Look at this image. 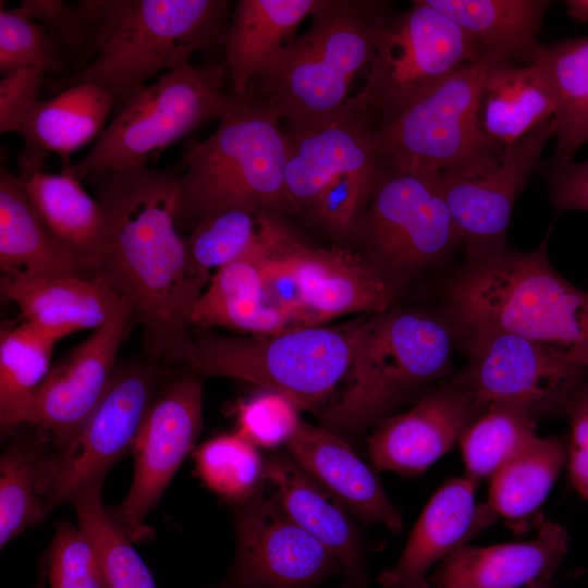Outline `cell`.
Here are the masks:
<instances>
[{
  "mask_svg": "<svg viewBox=\"0 0 588 588\" xmlns=\"http://www.w3.org/2000/svg\"><path fill=\"white\" fill-rule=\"evenodd\" d=\"M88 177L107 216L91 278L127 299L148 358L185 363L193 346L192 313L208 282L191 274L176 229L179 170L139 166Z\"/></svg>",
  "mask_w": 588,
  "mask_h": 588,
  "instance_id": "obj_1",
  "label": "cell"
},
{
  "mask_svg": "<svg viewBox=\"0 0 588 588\" xmlns=\"http://www.w3.org/2000/svg\"><path fill=\"white\" fill-rule=\"evenodd\" d=\"M550 232L532 250L505 245L466 257L444 297L443 314L458 345L505 333L563 348L588 364V291L551 264Z\"/></svg>",
  "mask_w": 588,
  "mask_h": 588,
  "instance_id": "obj_2",
  "label": "cell"
},
{
  "mask_svg": "<svg viewBox=\"0 0 588 588\" xmlns=\"http://www.w3.org/2000/svg\"><path fill=\"white\" fill-rule=\"evenodd\" d=\"M380 8L378 2L320 1L311 26L242 96L287 125L340 113L354 75L368 66L392 20Z\"/></svg>",
  "mask_w": 588,
  "mask_h": 588,
  "instance_id": "obj_3",
  "label": "cell"
},
{
  "mask_svg": "<svg viewBox=\"0 0 588 588\" xmlns=\"http://www.w3.org/2000/svg\"><path fill=\"white\" fill-rule=\"evenodd\" d=\"M458 345L446 316L389 309L357 324L344 389L320 413L335 432L359 431L444 377Z\"/></svg>",
  "mask_w": 588,
  "mask_h": 588,
  "instance_id": "obj_4",
  "label": "cell"
},
{
  "mask_svg": "<svg viewBox=\"0 0 588 588\" xmlns=\"http://www.w3.org/2000/svg\"><path fill=\"white\" fill-rule=\"evenodd\" d=\"M219 121L181 160L177 222L196 223L224 209L292 212L285 191L287 142L279 121L234 94Z\"/></svg>",
  "mask_w": 588,
  "mask_h": 588,
  "instance_id": "obj_5",
  "label": "cell"
},
{
  "mask_svg": "<svg viewBox=\"0 0 588 588\" xmlns=\"http://www.w3.org/2000/svg\"><path fill=\"white\" fill-rule=\"evenodd\" d=\"M357 324L250 336L193 327L185 364L197 373L247 381L285 396L298 408L321 413L345 382Z\"/></svg>",
  "mask_w": 588,
  "mask_h": 588,
  "instance_id": "obj_6",
  "label": "cell"
},
{
  "mask_svg": "<svg viewBox=\"0 0 588 588\" xmlns=\"http://www.w3.org/2000/svg\"><path fill=\"white\" fill-rule=\"evenodd\" d=\"M229 7L221 0H119L96 57L74 74L50 83L58 89L94 83L124 105L161 71L191 64L195 52L216 41Z\"/></svg>",
  "mask_w": 588,
  "mask_h": 588,
  "instance_id": "obj_7",
  "label": "cell"
},
{
  "mask_svg": "<svg viewBox=\"0 0 588 588\" xmlns=\"http://www.w3.org/2000/svg\"><path fill=\"white\" fill-rule=\"evenodd\" d=\"M507 64L513 63L489 52L376 130L381 167L462 174L491 167L505 148L482 131L479 101L489 74Z\"/></svg>",
  "mask_w": 588,
  "mask_h": 588,
  "instance_id": "obj_8",
  "label": "cell"
},
{
  "mask_svg": "<svg viewBox=\"0 0 588 588\" xmlns=\"http://www.w3.org/2000/svg\"><path fill=\"white\" fill-rule=\"evenodd\" d=\"M487 53L425 0L380 33L363 88L347 105L376 131Z\"/></svg>",
  "mask_w": 588,
  "mask_h": 588,
  "instance_id": "obj_9",
  "label": "cell"
},
{
  "mask_svg": "<svg viewBox=\"0 0 588 588\" xmlns=\"http://www.w3.org/2000/svg\"><path fill=\"white\" fill-rule=\"evenodd\" d=\"M228 74L223 63L188 64L159 75L123 105L88 154L69 170L82 182L91 174L146 166L200 124L220 120L232 100L223 88Z\"/></svg>",
  "mask_w": 588,
  "mask_h": 588,
  "instance_id": "obj_10",
  "label": "cell"
},
{
  "mask_svg": "<svg viewBox=\"0 0 588 588\" xmlns=\"http://www.w3.org/2000/svg\"><path fill=\"white\" fill-rule=\"evenodd\" d=\"M375 266L397 286L462 245L440 173L381 171L357 228Z\"/></svg>",
  "mask_w": 588,
  "mask_h": 588,
  "instance_id": "obj_11",
  "label": "cell"
},
{
  "mask_svg": "<svg viewBox=\"0 0 588 588\" xmlns=\"http://www.w3.org/2000/svg\"><path fill=\"white\" fill-rule=\"evenodd\" d=\"M462 346L468 362L452 380L486 408L507 405L534 418L565 413L588 383V364L563 348L505 333Z\"/></svg>",
  "mask_w": 588,
  "mask_h": 588,
  "instance_id": "obj_12",
  "label": "cell"
},
{
  "mask_svg": "<svg viewBox=\"0 0 588 588\" xmlns=\"http://www.w3.org/2000/svg\"><path fill=\"white\" fill-rule=\"evenodd\" d=\"M203 429V387L193 375L171 382L154 400L133 446L134 475L124 500L109 513L130 540L152 537L145 520Z\"/></svg>",
  "mask_w": 588,
  "mask_h": 588,
  "instance_id": "obj_13",
  "label": "cell"
},
{
  "mask_svg": "<svg viewBox=\"0 0 588 588\" xmlns=\"http://www.w3.org/2000/svg\"><path fill=\"white\" fill-rule=\"evenodd\" d=\"M236 555L221 588H309L342 574L339 560L261 489L237 503Z\"/></svg>",
  "mask_w": 588,
  "mask_h": 588,
  "instance_id": "obj_14",
  "label": "cell"
},
{
  "mask_svg": "<svg viewBox=\"0 0 588 588\" xmlns=\"http://www.w3.org/2000/svg\"><path fill=\"white\" fill-rule=\"evenodd\" d=\"M160 364L148 362L117 369L102 399L81 434L62 455L56 456L54 475L45 500L47 515L71 502L133 450L144 419L156 399Z\"/></svg>",
  "mask_w": 588,
  "mask_h": 588,
  "instance_id": "obj_15",
  "label": "cell"
},
{
  "mask_svg": "<svg viewBox=\"0 0 588 588\" xmlns=\"http://www.w3.org/2000/svg\"><path fill=\"white\" fill-rule=\"evenodd\" d=\"M551 119L505 147L488 169L471 173H440L441 185L453 224L466 257L480 256L506 245L511 216L527 187L540 156L554 138Z\"/></svg>",
  "mask_w": 588,
  "mask_h": 588,
  "instance_id": "obj_16",
  "label": "cell"
},
{
  "mask_svg": "<svg viewBox=\"0 0 588 588\" xmlns=\"http://www.w3.org/2000/svg\"><path fill=\"white\" fill-rule=\"evenodd\" d=\"M131 319L126 304L69 352L50 369L20 417L19 425L47 432L58 455L73 445L106 393Z\"/></svg>",
  "mask_w": 588,
  "mask_h": 588,
  "instance_id": "obj_17",
  "label": "cell"
},
{
  "mask_svg": "<svg viewBox=\"0 0 588 588\" xmlns=\"http://www.w3.org/2000/svg\"><path fill=\"white\" fill-rule=\"evenodd\" d=\"M278 248L299 281L307 327L391 308L397 285L348 250L308 246L274 218Z\"/></svg>",
  "mask_w": 588,
  "mask_h": 588,
  "instance_id": "obj_18",
  "label": "cell"
},
{
  "mask_svg": "<svg viewBox=\"0 0 588 588\" xmlns=\"http://www.w3.org/2000/svg\"><path fill=\"white\" fill-rule=\"evenodd\" d=\"M285 191L292 212L309 209L321 191L346 173L381 169L375 130L352 109L322 121L287 125Z\"/></svg>",
  "mask_w": 588,
  "mask_h": 588,
  "instance_id": "obj_19",
  "label": "cell"
},
{
  "mask_svg": "<svg viewBox=\"0 0 588 588\" xmlns=\"http://www.w3.org/2000/svg\"><path fill=\"white\" fill-rule=\"evenodd\" d=\"M486 411L453 380L420 397L408 411L383 419L368 440L373 465L418 475L446 454Z\"/></svg>",
  "mask_w": 588,
  "mask_h": 588,
  "instance_id": "obj_20",
  "label": "cell"
},
{
  "mask_svg": "<svg viewBox=\"0 0 588 588\" xmlns=\"http://www.w3.org/2000/svg\"><path fill=\"white\" fill-rule=\"evenodd\" d=\"M477 486L464 475L449 478L434 491L397 562L380 574L382 588H431L432 567L495 520L487 503L477 504Z\"/></svg>",
  "mask_w": 588,
  "mask_h": 588,
  "instance_id": "obj_21",
  "label": "cell"
},
{
  "mask_svg": "<svg viewBox=\"0 0 588 588\" xmlns=\"http://www.w3.org/2000/svg\"><path fill=\"white\" fill-rule=\"evenodd\" d=\"M569 537L555 522H544L528 541L492 546L465 543L429 576L434 588H535L546 586L566 555Z\"/></svg>",
  "mask_w": 588,
  "mask_h": 588,
  "instance_id": "obj_22",
  "label": "cell"
},
{
  "mask_svg": "<svg viewBox=\"0 0 588 588\" xmlns=\"http://www.w3.org/2000/svg\"><path fill=\"white\" fill-rule=\"evenodd\" d=\"M289 456L367 525L401 532L403 518L375 471L340 433L301 420L285 444Z\"/></svg>",
  "mask_w": 588,
  "mask_h": 588,
  "instance_id": "obj_23",
  "label": "cell"
},
{
  "mask_svg": "<svg viewBox=\"0 0 588 588\" xmlns=\"http://www.w3.org/2000/svg\"><path fill=\"white\" fill-rule=\"evenodd\" d=\"M265 480L282 511L339 560L346 588H368L363 543L343 503L287 453L267 458Z\"/></svg>",
  "mask_w": 588,
  "mask_h": 588,
  "instance_id": "obj_24",
  "label": "cell"
},
{
  "mask_svg": "<svg viewBox=\"0 0 588 588\" xmlns=\"http://www.w3.org/2000/svg\"><path fill=\"white\" fill-rule=\"evenodd\" d=\"M0 286L24 321L58 341L101 328L130 304L102 282L74 274L12 272L1 275Z\"/></svg>",
  "mask_w": 588,
  "mask_h": 588,
  "instance_id": "obj_25",
  "label": "cell"
},
{
  "mask_svg": "<svg viewBox=\"0 0 588 588\" xmlns=\"http://www.w3.org/2000/svg\"><path fill=\"white\" fill-rule=\"evenodd\" d=\"M42 161L22 155L20 183L38 218L54 240L88 268L107 231L103 205L91 197L68 166L58 174L42 171Z\"/></svg>",
  "mask_w": 588,
  "mask_h": 588,
  "instance_id": "obj_26",
  "label": "cell"
},
{
  "mask_svg": "<svg viewBox=\"0 0 588 588\" xmlns=\"http://www.w3.org/2000/svg\"><path fill=\"white\" fill-rule=\"evenodd\" d=\"M321 0H240L225 33V65L233 94L244 95L294 40L299 24Z\"/></svg>",
  "mask_w": 588,
  "mask_h": 588,
  "instance_id": "obj_27",
  "label": "cell"
},
{
  "mask_svg": "<svg viewBox=\"0 0 588 588\" xmlns=\"http://www.w3.org/2000/svg\"><path fill=\"white\" fill-rule=\"evenodd\" d=\"M451 19L487 52L515 65L535 63L539 36L552 5L547 0H425Z\"/></svg>",
  "mask_w": 588,
  "mask_h": 588,
  "instance_id": "obj_28",
  "label": "cell"
},
{
  "mask_svg": "<svg viewBox=\"0 0 588 588\" xmlns=\"http://www.w3.org/2000/svg\"><path fill=\"white\" fill-rule=\"evenodd\" d=\"M115 103L113 96L94 83H77L54 97L38 100L20 126L24 155L45 160L48 152L66 156L102 133Z\"/></svg>",
  "mask_w": 588,
  "mask_h": 588,
  "instance_id": "obj_29",
  "label": "cell"
},
{
  "mask_svg": "<svg viewBox=\"0 0 588 588\" xmlns=\"http://www.w3.org/2000/svg\"><path fill=\"white\" fill-rule=\"evenodd\" d=\"M555 112L552 87L538 62L500 66L483 84L479 101L480 125L503 149L553 119Z\"/></svg>",
  "mask_w": 588,
  "mask_h": 588,
  "instance_id": "obj_30",
  "label": "cell"
},
{
  "mask_svg": "<svg viewBox=\"0 0 588 588\" xmlns=\"http://www.w3.org/2000/svg\"><path fill=\"white\" fill-rule=\"evenodd\" d=\"M1 273H63L91 278L85 264L49 233L29 204L17 175L0 171ZM93 279V278H91Z\"/></svg>",
  "mask_w": 588,
  "mask_h": 588,
  "instance_id": "obj_31",
  "label": "cell"
},
{
  "mask_svg": "<svg viewBox=\"0 0 588 588\" xmlns=\"http://www.w3.org/2000/svg\"><path fill=\"white\" fill-rule=\"evenodd\" d=\"M57 452H49L38 434L21 433L0 458V547L41 523Z\"/></svg>",
  "mask_w": 588,
  "mask_h": 588,
  "instance_id": "obj_32",
  "label": "cell"
},
{
  "mask_svg": "<svg viewBox=\"0 0 588 588\" xmlns=\"http://www.w3.org/2000/svg\"><path fill=\"white\" fill-rule=\"evenodd\" d=\"M536 62L544 71L556 101V142L549 162L573 161L580 147L588 145V37L544 45Z\"/></svg>",
  "mask_w": 588,
  "mask_h": 588,
  "instance_id": "obj_33",
  "label": "cell"
},
{
  "mask_svg": "<svg viewBox=\"0 0 588 588\" xmlns=\"http://www.w3.org/2000/svg\"><path fill=\"white\" fill-rule=\"evenodd\" d=\"M568 457V438L538 437L489 480L487 505L497 517L532 514L547 499Z\"/></svg>",
  "mask_w": 588,
  "mask_h": 588,
  "instance_id": "obj_34",
  "label": "cell"
},
{
  "mask_svg": "<svg viewBox=\"0 0 588 588\" xmlns=\"http://www.w3.org/2000/svg\"><path fill=\"white\" fill-rule=\"evenodd\" d=\"M58 340L22 320L0 333V421L19 425L32 396L50 371Z\"/></svg>",
  "mask_w": 588,
  "mask_h": 588,
  "instance_id": "obj_35",
  "label": "cell"
},
{
  "mask_svg": "<svg viewBox=\"0 0 588 588\" xmlns=\"http://www.w3.org/2000/svg\"><path fill=\"white\" fill-rule=\"evenodd\" d=\"M103 479H97L76 493L72 503L78 528L91 543L108 588H156L154 578L112 518L101 498Z\"/></svg>",
  "mask_w": 588,
  "mask_h": 588,
  "instance_id": "obj_36",
  "label": "cell"
},
{
  "mask_svg": "<svg viewBox=\"0 0 588 588\" xmlns=\"http://www.w3.org/2000/svg\"><path fill=\"white\" fill-rule=\"evenodd\" d=\"M539 436L535 418L507 405H489L462 433L458 444L465 476L490 479Z\"/></svg>",
  "mask_w": 588,
  "mask_h": 588,
  "instance_id": "obj_37",
  "label": "cell"
},
{
  "mask_svg": "<svg viewBox=\"0 0 588 588\" xmlns=\"http://www.w3.org/2000/svg\"><path fill=\"white\" fill-rule=\"evenodd\" d=\"M200 480L219 497L241 503L260 490L266 462L256 445L238 433L222 434L201 444L195 453Z\"/></svg>",
  "mask_w": 588,
  "mask_h": 588,
  "instance_id": "obj_38",
  "label": "cell"
},
{
  "mask_svg": "<svg viewBox=\"0 0 588 588\" xmlns=\"http://www.w3.org/2000/svg\"><path fill=\"white\" fill-rule=\"evenodd\" d=\"M258 213L224 209L199 219L185 240L191 274L209 283L211 270L246 254L259 238Z\"/></svg>",
  "mask_w": 588,
  "mask_h": 588,
  "instance_id": "obj_39",
  "label": "cell"
},
{
  "mask_svg": "<svg viewBox=\"0 0 588 588\" xmlns=\"http://www.w3.org/2000/svg\"><path fill=\"white\" fill-rule=\"evenodd\" d=\"M117 0L79 1L71 4L61 0H23L17 7L41 24L48 33L57 35L72 53L91 60L103 46L112 24Z\"/></svg>",
  "mask_w": 588,
  "mask_h": 588,
  "instance_id": "obj_40",
  "label": "cell"
},
{
  "mask_svg": "<svg viewBox=\"0 0 588 588\" xmlns=\"http://www.w3.org/2000/svg\"><path fill=\"white\" fill-rule=\"evenodd\" d=\"M59 44L37 21L19 8L0 10V72L3 75L24 68H36L44 74L62 68Z\"/></svg>",
  "mask_w": 588,
  "mask_h": 588,
  "instance_id": "obj_41",
  "label": "cell"
},
{
  "mask_svg": "<svg viewBox=\"0 0 588 588\" xmlns=\"http://www.w3.org/2000/svg\"><path fill=\"white\" fill-rule=\"evenodd\" d=\"M193 327H223L250 335H269L298 328L264 296L210 298L200 295L191 317Z\"/></svg>",
  "mask_w": 588,
  "mask_h": 588,
  "instance_id": "obj_42",
  "label": "cell"
},
{
  "mask_svg": "<svg viewBox=\"0 0 588 588\" xmlns=\"http://www.w3.org/2000/svg\"><path fill=\"white\" fill-rule=\"evenodd\" d=\"M45 563L50 588H108L91 543L68 519L56 525Z\"/></svg>",
  "mask_w": 588,
  "mask_h": 588,
  "instance_id": "obj_43",
  "label": "cell"
},
{
  "mask_svg": "<svg viewBox=\"0 0 588 588\" xmlns=\"http://www.w3.org/2000/svg\"><path fill=\"white\" fill-rule=\"evenodd\" d=\"M297 408L285 396L265 390L238 406L236 433L256 446L285 445L302 420Z\"/></svg>",
  "mask_w": 588,
  "mask_h": 588,
  "instance_id": "obj_44",
  "label": "cell"
},
{
  "mask_svg": "<svg viewBox=\"0 0 588 588\" xmlns=\"http://www.w3.org/2000/svg\"><path fill=\"white\" fill-rule=\"evenodd\" d=\"M380 171L346 173L334 179L321 191L309 209L334 232H352L364 215Z\"/></svg>",
  "mask_w": 588,
  "mask_h": 588,
  "instance_id": "obj_45",
  "label": "cell"
},
{
  "mask_svg": "<svg viewBox=\"0 0 588 588\" xmlns=\"http://www.w3.org/2000/svg\"><path fill=\"white\" fill-rule=\"evenodd\" d=\"M44 72L36 68L12 71L0 81V133L19 132L37 103Z\"/></svg>",
  "mask_w": 588,
  "mask_h": 588,
  "instance_id": "obj_46",
  "label": "cell"
},
{
  "mask_svg": "<svg viewBox=\"0 0 588 588\" xmlns=\"http://www.w3.org/2000/svg\"><path fill=\"white\" fill-rule=\"evenodd\" d=\"M549 196L556 213L588 212V159L554 164L544 163Z\"/></svg>",
  "mask_w": 588,
  "mask_h": 588,
  "instance_id": "obj_47",
  "label": "cell"
},
{
  "mask_svg": "<svg viewBox=\"0 0 588 588\" xmlns=\"http://www.w3.org/2000/svg\"><path fill=\"white\" fill-rule=\"evenodd\" d=\"M571 422L568 451L588 448V383L576 394L566 412Z\"/></svg>",
  "mask_w": 588,
  "mask_h": 588,
  "instance_id": "obj_48",
  "label": "cell"
},
{
  "mask_svg": "<svg viewBox=\"0 0 588 588\" xmlns=\"http://www.w3.org/2000/svg\"><path fill=\"white\" fill-rule=\"evenodd\" d=\"M566 467L573 488L588 504V448L568 451Z\"/></svg>",
  "mask_w": 588,
  "mask_h": 588,
  "instance_id": "obj_49",
  "label": "cell"
},
{
  "mask_svg": "<svg viewBox=\"0 0 588 588\" xmlns=\"http://www.w3.org/2000/svg\"><path fill=\"white\" fill-rule=\"evenodd\" d=\"M564 4L574 20L588 21V0H566Z\"/></svg>",
  "mask_w": 588,
  "mask_h": 588,
  "instance_id": "obj_50",
  "label": "cell"
},
{
  "mask_svg": "<svg viewBox=\"0 0 588 588\" xmlns=\"http://www.w3.org/2000/svg\"><path fill=\"white\" fill-rule=\"evenodd\" d=\"M46 581H47V572H46V563L44 561L39 567L38 580L35 588H46Z\"/></svg>",
  "mask_w": 588,
  "mask_h": 588,
  "instance_id": "obj_51",
  "label": "cell"
},
{
  "mask_svg": "<svg viewBox=\"0 0 588 588\" xmlns=\"http://www.w3.org/2000/svg\"><path fill=\"white\" fill-rule=\"evenodd\" d=\"M535 588H547V586H539V587H535Z\"/></svg>",
  "mask_w": 588,
  "mask_h": 588,
  "instance_id": "obj_52",
  "label": "cell"
}]
</instances>
